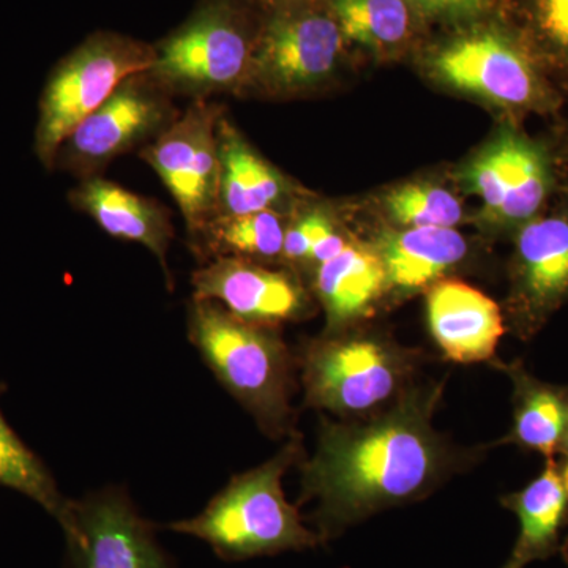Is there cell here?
<instances>
[{
	"label": "cell",
	"instance_id": "24",
	"mask_svg": "<svg viewBox=\"0 0 568 568\" xmlns=\"http://www.w3.org/2000/svg\"><path fill=\"white\" fill-rule=\"evenodd\" d=\"M286 227L282 213L275 211L219 215L192 235L193 250L205 263L219 257L274 263L282 261Z\"/></svg>",
	"mask_w": 568,
	"mask_h": 568
},
{
	"label": "cell",
	"instance_id": "30",
	"mask_svg": "<svg viewBox=\"0 0 568 568\" xmlns=\"http://www.w3.org/2000/svg\"><path fill=\"white\" fill-rule=\"evenodd\" d=\"M558 455L559 459H556V462H558L560 478H562L564 487H566L568 493V422L566 432H564L562 440H560Z\"/></svg>",
	"mask_w": 568,
	"mask_h": 568
},
{
	"label": "cell",
	"instance_id": "16",
	"mask_svg": "<svg viewBox=\"0 0 568 568\" xmlns=\"http://www.w3.org/2000/svg\"><path fill=\"white\" fill-rule=\"evenodd\" d=\"M69 200L78 211L92 216L111 237L151 250L170 280L166 256L174 230L170 211L159 201L130 192L100 175L78 183Z\"/></svg>",
	"mask_w": 568,
	"mask_h": 568
},
{
	"label": "cell",
	"instance_id": "14",
	"mask_svg": "<svg viewBox=\"0 0 568 568\" xmlns=\"http://www.w3.org/2000/svg\"><path fill=\"white\" fill-rule=\"evenodd\" d=\"M193 298L215 302L231 315L261 327L304 320L308 293L291 271H276L239 257L207 261L193 274Z\"/></svg>",
	"mask_w": 568,
	"mask_h": 568
},
{
	"label": "cell",
	"instance_id": "1",
	"mask_svg": "<svg viewBox=\"0 0 568 568\" xmlns=\"http://www.w3.org/2000/svg\"><path fill=\"white\" fill-rule=\"evenodd\" d=\"M446 381H424L376 416H321L312 457L301 459L298 504L323 545L392 508L420 503L465 473L488 447L467 448L437 432Z\"/></svg>",
	"mask_w": 568,
	"mask_h": 568
},
{
	"label": "cell",
	"instance_id": "8",
	"mask_svg": "<svg viewBox=\"0 0 568 568\" xmlns=\"http://www.w3.org/2000/svg\"><path fill=\"white\" fill-rule=\"evenodd\" d=\"M346 41L325 0L263 13L244 93L295 97L321 88L342 62Z\"/></svg>",
	"mask_w": 568,
	"mask_h": 568
},
{
	"label": "cell",
	"instance_id": "12",
	"mask_svg": "<svg viewBox=\"0 0 568 568\" xmlns=\"http://www.w3.org/2000/svg\"><path fill=\"white\" fill-rule=\"evenodd\" d=\"M566 304L568 205H560L540 213L514 234L504 316L507 331L528 343Z\"/></svg>",
	"mask_w": 568,
	"mask_h": 568
},
{
	"label": "cell",
	"instance_id": "22",
	"mask_svg": "<svg viewBox=\"0 0 568 568\" xmlns=\"http://www.w3.org/2000/svg\"><path fill=\"white\" fill-rule=\"evenodd\" d=\"M496 13L548 81L568 92V0H499Z\"/></svg>",
	"mask_w": 568,
	"mask_h": 568
},
{
	"label": "cell",
	"instance_id": "13",
	"mask_svg": "<svg viewBox=\"0 0 568 568\" xmlns=\"http://www.w3.org/2000/svg\"><path fill=\"white\" fill-rule=\"evenodd\" d=\"M61 528L71 568H173L151 523L118 489L71 500Z\"/></svg>",
	"mask_w": 568,
	"mask_h": 568
},
{
	"label": "cell",
	"instance_id": "7",
	"mask_svg": "<svg viewBox=\"0 0 568 568\" xmlns=\"http://www.w3.org/2000/svg\"><path fill=\"white\" fill-rule=\"evenodd\" d=\"M153 44L118 32H95L51 71L39 104L37 159L54 170L63 141L133 74L152 69Z\"/></svg>",
	"mask_w": 568,
	"mask_h": 568
},
{
	"label": "cell",
	"instance_id": "2",
	"mask_svg": "<svg viewBox=\"0 0 568 568\" xmlns=\"http://www.w3.org/2000/svg\"><path fill=\"white\" fill-rule=\"evenodd\" d=\"M305 457L301 433L284 440L263 465L231 478L196 517L171 523L168 529L205 541L223 560H246L321 547L298 508L287 503L283 477Z\"/></svg>",
	"mask_w": 568,
	"mask_h": 568
},
{
	"label": "cell",
	"instance_id": "17",
	"mask_svg": "<svg viewBox=\"0 0 568 568\" xmlns=\"http://www.w3.org/2000/svg\"><path fill=\"white\" fill-rule=\"evenodd\" d=\"M313 291L325 313L324 334L353 328L388 294L386 268L375 246L349 242L313 271Z\"/></svg>",
	"mask_w": 568,
	"mask_h": 568
},
{
	"label": "cell",
	"instance_id": "11",
	"mask_svg": "<svg viewBox=\"0 0 568 568\" xmlns=\"http://www.w3.org/2000/svg\"><path fill=\"white\" fill-rule=\"evenodd\" d=\"M222 104L193 100L140 156L159 174L194 235L219 215V121Z\"/></svg>",
	"mask_w": 568,
	"mask_h": 568
},
{
	"label": "cell",
	"instance_id": "29",
	"mask_svg": "<svg viewBox=\"0 0 568 568\" xmlns=\"http://www.w3.org/2000/svg\"><path fill=\"white\" fill-rule=\"evenodd\" d=\"M256 9L263 13L287 9V7L302 6V3L315 2V0H250Z\"/></svg>",
	"mask_w": 568,
	"mask_h": 568
},
{
	"label": "cell",
	"instance_id": "15",
	"mask_svg": "<svg viewBox=\"0 0 568 568\" xmlns=\"http://www.w3.org/2000/svg\"><path fill=\"white\" fill-rule=\"evenodd\" d=\"M425 293L429 335L447 361L459 365L495 361L507 327L491 297L457 278L440 280Z\"/></svg>",
	"mask_w": 568,
	"mask_h": 568
},
{
	"label": "cell",
	"instance_id": "10",
	"mask_svg": "<svg viewBox=\"0 0 568 568\" xmlns=\"http://www.w3.org/2000/svg\"><path fill=\"white\" fill-rule=\"evenodd\" d=\"M467 189L484 203L493 231L515 234L544 213L556 189L555 160L548 145L506 126L466 168Z\"/></svg>",
	"mask_w": 568,
	"mask_h": 568
},
{
	"label": "cell",
	"instance_id": "5",
	"mask_svg": "<svg viewBox=\"0 0 568 568\" xmlns=\"http://www.w3.org/2000/svg\"><path fill=\"white\" fill-rule=\"evenodd\" d=\"M263 11L250 0H201L166 39L153 44L149 74L171 95H242L252 74Z\"/></svg>",
	"mask_w": 568,
	"mask_h": 568
},
{
	"label": "cell",
	"instance_id": "20",
	"mask_svg": "<svg viewBox=\"0 0 568 568\" xmlns=\"http://www.w3.org/2000/svg\"><path fill=\"white\" fill-rule=\"evenodd\" d=\"M500 506L518 519L519 532L510 556L500 568H526L559 555L568 525V493L556 458L525 488L500 497Z\"/></svg>",
	"mask_w": 568,
	"mask_h": 568
},
{
	"label": "cell",
	"instance_id": "31",
	"mask_svg": "<svg viewBox=\"0 0 568 568\" xmlns=\"http://www.w3.org/2000/svg\"><path fill=\"white\" fill-rule=\"evenodd\" d=\"M559 556L562 558L564 564H566V567L568 568V525L566 532H564L562 544H560Z\"/></svg>",
	"mask_w": 568,
	"mask_h": 568
},
{
	"label": "cell",
	"instance_id": "18",
	"mask_svg": "<svg viewBox=\"0 0 568 568\" xmlns=\"http://www.w3.org/2000/svg\"><path fill=\"white\" fill-rule=\"evenodd\" d=\"M388 294L406 297L426 291L459 267L469 253L454 227H403L377 237Z\"/></svg>",
	"mask_w": 568,
	"mask_h": 568
},
{
	"label": "cell",
	"instance_id": "9",
	"mask_svg": "<svg viewBox=\"0 0 568 568\" xmlns=\"http://www.w3.org/2000/svg\"><path fill=\"white\" fill-rule=\"evenodd\" d=\"M173 99L149 70L133 74L63 141L54 170L84 181L102 173L123 153L141 151L181 114Z\"/></svg>",
	"mask_w": 568,
	"mask_h": 568
},
{
	"label": "cell",
	"instance_id": "26",
	"mask_svg": "<svg viewBox=\"0 0 568 568\" xmlns=\"http://www.w3.org/2000/svg\"><path fill=\"white\" fill-rule=\"evenodd\" d=\"M388 216L403 227H454L463 219L462 204L443 186L405 183L387 194Z\"/></svg>",
	"mask_w": 568,
	"mask_h": 568
},
{
	"label": "cell",
	"instance_id": "19",
	"mask_svg": "<svg viewBox=\"0 0 568 568\" xmlns=\"http://www.w3.org/2000/svg\"><path fill=\"white\" fill-rule=\"evenodd\" d=\"M219 215L278 212L294 194L286 178L265 162L223 114L219 121ZM216 215V216H219Z\"/></svg>",
	"mask_w": 568,
	"mask_h": 568
},
{
	"label": "cell",
	"instance_id": "3",
	"mask_svg": "<svg viewBox=\"0 0 568 568\" xmlns=\"http://www.w3.org/2000/svg\"><path fill=\"white\" fill-rule=\"evenodd\" d=\"M189 338L265 436L286 440L297 433V358L276 328L245 323L215 302L193 298Z\"/></svg>",
	"mask_w": 568,
	"mask_h": 568
},
{
	"label": "cell",
	"instance_id": "28",
	"mask_svg": "<svg viewBox=\"0 0 568 568\" xmlns=\"http://www.w3.org/2000/svg\"><path fill=\"white\" fill-rule=\"evenodd\" d=\"M499 0H409L422 22L465 26L496 13Z\"/></svg>",
	"mask_w": 568,
	"mask_h": 568
},
{
	"label": "cell",
	"instance_id": "21",
	"mask_svg": "<svg viewBox=\"0 0 568 568\" xmlns=\"http://www.w3.org/2000/svg\"><path fill=\"white\" fill-rule=\"evenodd\" d=\"M510 379L514 418L510 432L499 440L523 450L556 458L568 422V386L545 383L529 372L525 362H489Z\"/></svg>",
	"mask_w": 568,
	"mask_h": 568
},
{
	"label": "cell",
	"instance_id": "25",
	"mask_svg": "<svg viewBox=\"0 0 568 568\" xmlns=\"http://www.w3.org/2000/svg\"><path fill=\"white\" fill-rule=\"evenodd\" d=\"M6 387L0 384V395ZM0 487L14 489L43 507L59 525L69 515L71 500L63 497L50 469L26 446L0 410Z\"/></svg>",
	"mask_w": 568,
	"mask_h": 568
},
{
	"label": "cell",
	"instance_id": "23",
	"mask_svg": "<svg viewBox=\"0 0 568 568\" xmlns=\"http://www.w3.org/2000/svg\"><path fill=\"white\" fill-rule=\"evenodd\" d=\"M346 43L395 58L417 39L420 18L409 0H325Z\"/></svg>",
	"mask_w": 568,
	"mask_h": 568
},
{
	"label": "cell",
	"instance_id": "6",
	"mask_svg": "<svg viewBox=\"0 0 568 568\" xmlns=\"http://www.w3.org/2000/svg\"><path fill=\"white\" fill-rule=\"evenodd\" d=\"M426 65L443 84L480 97L510 114H548L560 104L558 89L497 13L458 26L429 50Z\"/></svg>",
	"mask_w": 568,
	"mask_h": 568
},
{
	"label": "cell",
	"instance_id": "4",
	"mask_svg": "<svg viewBox=\"0 0 568 568\" xmlns=\"http://www.w3.org/2000/svg\"><path fill=\"white\" fill-rule=\"evenodd\" d=\"M295 358L306 407L338 420H362L416 386L425 353L353 327L305 343Z\"/></svg>",
	"mask_w": 568,
	"mask_h": 568
},
{
	"label": "cell",
	"instance_id": "27",
	"mask_svg": "<svg viewBox=\"0 0 568 568\" xmlns=\"http://www.w3.org/2000/svg\"><path fill=\"white\" fill-rule=\"evenodd\" d=\"M334 224L331 216L320 209L302 213L293 222L287 223L282 263L290 265L291 268L306 267L313 245Z\"/></svg>",
	"mask_w": 568,
	"mask_h": 568
}]
</instances>
